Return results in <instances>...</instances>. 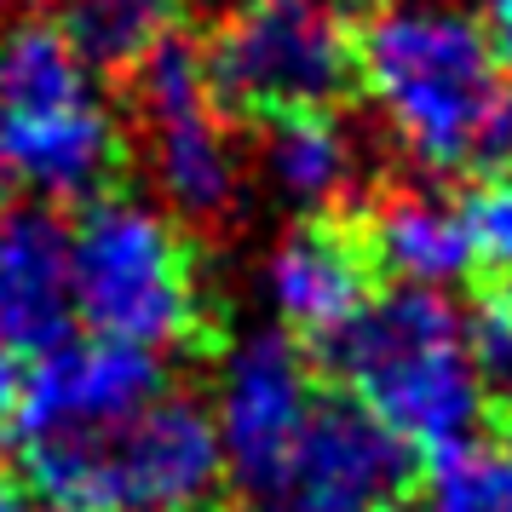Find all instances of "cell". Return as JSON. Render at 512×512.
Here are the masks:
<instances>
[{
    "instance_id": "1",
    "label": "cell",
    "mask_w": 512,
    "mask_h": 512,
    "mask_svg": "<svg viewBox=\"0 0 512 512\" xmlns=\"http://www.w3.org/2000/svg\"><path fill=\"white\" fill-rule=\"evenodd\" d=\"M357 98L432 179H489L512 162V81L455 0H380L357 24Z\"/></svg>"
},
{
    "instance_id": "2",
    "label": "cell",
    "mask_w": 512,
    "mask_h": 512,
    "mask_svg": "<svg viewBox=\"0 0 512 512\" xmlns=\"http://www.w3.org/2000/svg\"><path fill=\"white\" fill-rule=\"evenodd\" d=\"M75 317L121 346L139 351H219V300L208 288L202 242L173 213L139 196H98L70 231Z\"/></svg>"
},
{
    "instance_id": "3",
    "label": "cell",
    "mask_w": 512,
    "mask_h": 512,
    "mask_svg": "<svg viewBox=\"0 0 512 512\" xmlns=\"http://www.w3.org/2000/svg\"><path fill=\"white\" fill-rule=\"evenodd\" d=\"M323 357L340 397L415 455L472 438L489 409L466 351V317L432 288H380Z\"/></svg>"
},
{
    "instance_id": "4",
    "label": "cell",
    "mask_w": 512,
    "mask_h": 512,
    "mask_svg": "<svg viewBox=\"0 0 512 512\" xmlns=\"http://www.w3.org/2000/svg\"><path fill=\"white\" fill-rule=\"evenodd\" d=\"M12 461L41 512H196L225 472L213 409L185 392L98 432L12 438Z\"/></svg>"
},
{
    "instance_id": "5",
    "label": "cell",
    "mask_w": 512,
    "mask_h": 512,
    "mask_svg": "<svg viewBox=\"0 0 512 512\" xmlns=\"http://www.w3.org/2000/svg\"><path fill=\"white\" fill-rule=\"evenodd\" d=\"M202 70L219 110L248 127L340 116L357 93V18L340 0H231L208 29Z\"/></svg>"
},
{
    "instance_id": "6",
    "label": "cell",
    "mask_w": 512,
    "mask_h": 512,
    "mask_svg": "<svg viewBox=\"0 0 512 512\" xmlns=\"http://www.w3.org/2000/svg\"><path fill=\"white\" fill-rule=\"evenodd\" d=\"M133 139L150 185L179 225H225L242 208V156L231 144V116L202 70V47L185 35L167 41L127 75Z\"/></svg>"
},
{
    "instance_id": "7",
    "label": "cell",
    "mask_w": 512,
    "mask_h": 512,
    "mask_svg": "<svg viewBox=\"0 0 512 512\" xmlns=\"http://www.w3.org/2000/svg\"><path fill=\"white\" fill-rule=\"evenodd\" d=\"M323 392L328 386L311 369V351L294 346L288 334H248L225 357L219 397H213V432H219L225 472L259 507L282 484Z\"/></svg>"
},
{
    "instance_id": "8",
    "label": "cell",
    "mask_w": 512,
    "mask_h": 512,
    "mask_svg": "<svg viewBox=\"0 0 512 512\" xmlns=\"http://www.w3.org/2000/svg\"><path fill=\"white\" fill-rule=\"evenodd\" d=\"M420 455L340 392H323L282 484L259 512H409Z\"/></svg>"
},
{
    "instance_id": "9",
    "label": "cell",
    "mask_w": 512,
    "mask_h": 512,
    "mask_svg": "<svg viewBox=\"0 0 512 512\" xmlns=\"http://www.w3.org/2000/svg\"><path fill=\"white\" fill-rule=\"evenodd\" d=\"M167 392L173 386H167V369L156 351L87 334V340H64L58 351L35 357L24 403H18V415L6 420V432L12 438L98 432V426L133 420L139 409H150Z\"/></svg>"
},
{
    "instance_id": "10",
    "label": "cell",
    "mask_w": 512,
    "mask_h": 512,
    "mask_svg": "<svg viewBox=\"0 0 512 512\" xmlns=\"http://www.w3.org/2000/svg\"><path fill=\"white\" fill-rule=\"evenodd\" d=\"M265 294H271V311L294 346L323 351L334 334H346L351 317L380 294V271L351 225V213L340 208L294 219L271 248Z\"/></svg>"
},
{
    "instance_id": "11",
    "label": "cell",
    "mask_w": 512,
    "mask_h": 512,
    "mask_svg": "<svg viewBox=\"0 0 512 512\" xmlns=\"http://www.w3.org/2000/svg\"><path fill=\"white\" fill-rule=\"evenodd\" d=\"M70 231L47 208H0V346L47 357L70 340Z\"/></svg>"
},
{
    "instance_id": "12",
    "label": "cell",
    "mask_w": 512,
    "mask_h": 512,
    "mask_svg": "<svg viewBox=\"0 0 512 512\" xmlns=\"http://www.w3.org/2000/svg\"><path fill=\"white\" fill-rule=\"evenodd\" d=\"M346 213L369 248L380 282L438 294L478 265L472 236H466V213L432 185H380Z\"/></svg>"
},
{
    "instance_id": "13",
    "label": "cell",
    "mask_w": 512,
    "mask_h": 512,
    "mask_svg": "<svg viewBox=\"0 0 512 512\" xmlns=\"http://www.w3.org/2000/svg\"><path fill=\"white\" fill-rule=\"evenodd\" d=\"M259 144L282 202L305 213H340L346 190L357 185V144L340 127V116H294L259 127Z\"/></svg>"
},
{
    "instance_id": "14",
    "label": "cell",
    "mask_w": 512,
    "mask_h": 512,
    "mask_svg": "<svg viewBox=\"0 0 512 512\" xmlns=\"http://www.w3.org/2000/svg\"><path fill=\"white\" fill-rule=\"evenodd\" d=\"M196 0H64L58 24L98 75H127L167 41H179Z\"/></svg>"
},
{
    "instance_id": "15",
    "label": "cell",
    "mask_w": 512,
    "mask_h": 512,
    "mask_svg": "<svg viewBox=\"0 0 512 512\" xmlns=\"http://www.w3.org/2000/svg\"><path fill=\"white\" fill-rule=\"evenodd\" d=\"M415 495L426 512H512V426L426 455Z\"/></svg>"
},
{
    "instance_id": "16",
    "label": "cell",
    "mask_w": 512,
    "mask_h": 512,
    "mask_svg": "<svg viewBox=\"0 0 512 512\" xmlns=\"http://www.w3.org/2000/svg\"><path fill=\"white\" fill-rule=\"evenodd\" d=\"M466 351L484 403L512 420V277H484L466 311Z\"/></svg>"
},
{
    "instance_id": "17",
    "label": "cell",
    "mask_w": 512,
    "mask_h": 512,
    "mask_svg": "<svg viewBox=\"0 0 512 512\" xmlns=\"http://www.w3.org/2000/svg\"><path fill=\"white\" fill-rule=\"evenodd\" d=\"M472 259L484 265V277H512V173H489L472 185L461 202Z\"/></svg>"
},
{
    "instance_id": "18",
    "label": "cell",
    "mask_w": 512,
    "mask_h": 512,
    "mask_svg": "<svg viewBox=\"0 0 512 512\" xmlns=\"http://www.w3.org/2000/svg\"><path fill=\"white\" fill-rule=\"evenodd\" d=\"M478 29L495 52V70L512 81V0H478Z\"/></svg>"
},
{
    "instance_id": "19",
    "label": "cell",
    "mask_w": 512,
    "mask_h": 512,
    "mask_svg": "<svg viewBox=\"0 0 512 512\" xmlns=\"http://www.w3.org/2000/svg\"><path fill=\"white\" fill-rule=\"evenodd\" d=\"M24 386H29V363L18 357L12 346H0V426L18 415V403H24Z\"/></svg>"
},
{
    "instance_id": "20",
    "label": "cell",
    "mask_w": 512,
    "mask_h": 512,
    "mask_svg": "<svg viewBox=\"0 0 512 512\" xmlns=\"http://www.w3.org/2000/svg\"><path fill=\"white\" fill-rule=\"evenodd\" d=\"M0 512H41V507L29 501V489L18 484V478H6V472H0Z\"/></svg>"
},
{
    "instance_id": "21",
    "label": "cell",
    "mask_w": 512,
    "mask_h": 512,
    "mask_svg": "<svg viewBox=\"0 0 512 512\" xmlns=\"http://www.w3.org/2000/svg\"><path fill=\"white\" fill-rule=\"evenodd\" d=\"M12 6H18V0H0V18H6V12H12Z\"/></svg>"
},
{
    "instance_id": "22",
    "label": "cell",
    "mask_w": 512,
    "mask_h": 512,
    "mask_svg": "<svg viewBox=\"0 0 512 512\" xmlns=\"http://www.w3.org/2000/svg\"><path fill=\"white\" fill-rule=\"evenodd\" d=\"M196 512H236V507H196Z\"/></svg>"
},
{
    "instance_id": "23",
    "label": "cell",
    "mask_w": 512,
    "mask_h": 512,
    "mask_svg": "<svg viewBox=\"0 0 512 512\" xmlns=\"http://www.w3.org/2000/svg\"><path fill=\"white\" fill-rule=\"evenodd\" d=\"M0 190H6V167H0Z\"/></svg>"
}]
</instances>
